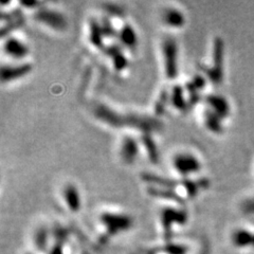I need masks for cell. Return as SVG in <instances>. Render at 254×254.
<instances>
[{
  "instance_id": "obj_25",
  "label": "cell",
  "mask_w": 254,
  "mask_h": 254,
  "mask_svg": "<svg viewBox=\"0 0 254 254\" xmlns=\"http://www.w3.org/2000/svg\"><path fill=\"white\" fill-rule=\"evenodd\" d=\"M171 103V93L163 89L160 94H159V98L156 101L155 104V114L157 116H163L166 111V107Z\"/></svg>"
},
{
  "instance_id": "obj_18",
  "label": "cell",
  "mask_w": 254,
  "mask_h": 254,
  "mask_svg": "<svg viewBox=\"0 0 254 254\" xmlns=\"http://www.w3.org/2000/svg\"><path fill=\"white\" fill-rule=\"evenodd\" d=\"M147 194L154 198H158V199L169 200L172 202H175L177 204H185L186 200L184 197H181L179 194L176 193L175 190L165 189V188H157V187H148L147 188Z\"/></svg>"
},
{
  "instance_id": "obj_10",
  "label": "cell",
  "mask_w": 254,
  "mask_h": 254,
  "mask_svg": "<svg viewBox=\"0 0 254 254\" xmlns=\"http://www.w3.org/2000/svg\"><path fill=\"white\" fill-rule=\"evenodd\" d=\"M103 53L113 62L114 69L117 72H122L126 68H128L129 61L125 55L123 51V47L120 44L114 43L106 46Z\"/></svg>"
},
{
  "instance_id": "obj_24",
  "label": "cell",
  "mask_w": 254,
  "mask_h": 254,
  "mask_svg": "<svg viewBox=\"0 0 254 254\" xmlns=\"http://www.w3.org/2000/svg\"><path fill=\"white\" fill-rule=\"evenodd\" d=\"M51 235V231L46 227H41L36 230L34 234V244L35 247L39 252H49V238Z\"/></svg>"
},
{
  "instance_id": "obj_15",
  "label": "cell",
  "mask_w": 254,
  "mask_h": 254,
  "mask_svg": "<svg viewBox=\"0 0 254 254\" xmlns=\"http://www.w3.org/2000/svg\"><path fill=\"white\" fill-rule=\"evenodd\" d=\"M141 180L146 182L150 187H157V188H165V189H171L175 190L179 186L181 187V180H175L173 178H168L161 176V175H157L154 173H141L140 175Z\"/></svg>"
},
{
  "instance_id": "obj_31",
  "label": "cell",
  "mask_w": 254,
  "mask_h": 254,
  "mask_svg": "<svg viewBox=\"0 0 254 254\" xmlns=\"http://www.w3.org/2000/svg\"><path fill=\"white\" fill-rule=\"evenodd\" d=\"M242 210L245 214H254V197L246 199L242 204Z\"/></svg>"
},
{
  "instance_id": "obj_21",
  "label": "cell",
  "mask_w": 254,
  "mask_h": 254,
  "mask_svg": "<svg viewBox=\"0 0 254 254\" xmlns=\"http://www.w3.org/2000/svg\"><path fill=\"white\" fill-rule=\"evenodd\" d=\"M203 124L205 128L210 132L220 134L224 131V125H222V119L214 114L211 109L206 107L203 111Z\"/></svg>"
},
{
  "instance_id": "obj_29",
  "label": "cell",
  "mask_w": 254,
  "mask_h": 254,
  "mask_svg": "<svg viewBox=\"0 0 254 254\" xmlns=\"http://www.w3.org/2000/svg\"><path fill=\"white\" fill-rule=\"evenodd\" d=\"M25 22H26V19L22 16V17H19L17 19H14V20H12L10 22L4 23V25L1 28V36H2V38L5 37L9 33H11V32L21 28L23 25H25Z\"/></svg>"
},
{
  "instance_id": "obj_16",
  "label": "cell",
  "mask_w": 254,
  "mask_h": 254,
  "mask_svg": "<svg viewBox=\"0 0 254 254\" xmlns=\"http://www.w3.org/2000/svg\"><path fill=\"white\" fill-rule=\"evenodd\" d=\"M63 198L67 208L73 213H77L82 208L81 194L73 184H67L63 189Z\"/></svg>"
},
{
  "instance_id": "obj_2",
  "label": "cell",
  "mask_w": 254,
  "mask_h": 254,
  "mask_svg": "<svg viewBox=\"0 0 254 254\" xmlns=\"http://www.w3.org/2000/svg\"><path fill=\"white\" fill-rule=\"evenodd\" d=\"M224 62H225V44L221 37H215L213 42L212 66H202L201 69L206 79L215 86L224 81Z\"/></svg>"
},
{
  "instance_id": "obj_28",
  "label": "cell",
  "mask_w": 254,
  "mask_h": 254,
  "mask_svg": "<svg viewBox=\"0 0 254 254\" xmlns=\"http://www.w3.org/2000/svg\"><path fill=\"white\" fill-rule=\"evenodd\" d=\"M102 10L106 12L107 15L109 16H117V17H123L125 15V9L118 3H113V2H103L101 4Z\"/></svg>"
},
{
  "instance_id": "obj_6",
  "label": "cell",
  "mask_w": 254,
  "mask_h": 254,
  "mask_svg": "<svg viewBox=\"0 0 254 254\" xmlns=\"http://www.w3.org/2000/svg\"><path fill=\"white\" fill-rule=\"evenodd\" d=\"M126 124L125 126H129L131 128L139 130L143 133H154L160 131L163 127L161 121H159L157 118L150 117L147 115H139V114H127L125 115Z\"/></svg>"
},
{
  "instance_id": "obj_19",
  "label": "cell",
  "mask_w": 254,
  "mask_h": 254,
  "mask_svg": "<svg viewBox=\"0 0 254 254\" xmlns=\"http://www.w3.org/2000/svg\"><path fill=\"white\" fill-rule=\"evenodd\" d=\"M89 43L95 48V49L101 50L102 52L105 49V44H104V33H103V30L101 27L100 20L97 18H90L89 20Z\"/></svg>"
},
{
  "instance_id": "obj_17",
  "label": "cell",
  "mask_w": 254,
  "mask_h": 254,
  "mask_svg": "<svg viewBox=\"0 0 254 254\" xmlns=\"http://www.w3.org/2000/svg\"><path fill=\"white\" fill-rule=\"evenodd\" d=\"M161 20L165 26L173 29H180L186 25V16L176 7H166L162 11Z\"/></svg>"
},
{
  "instance_id": "obj_22",
  "label": "cell",
  "mask_w": 254,
  "mask_h": 254,
  "mask_svg": "<svg viewBox=\"0 0 254 254\" xmlns=\"http://www.w3.org/2000/svg\"><path fill=\"white\" fill-rule=\"evenodd\" d=\"M140 140L143 147L146 150V155L150 163L158 164L159 160H160V154H159V149L154 137L150 133H143L141 134Z\"/></svg>"
},
{
  "instance_id": "obj_5",
  "label": "cell",
  "mask_w": 254,
  "mask_h": 254,
  "mask_svg": "<svg viewBox=\"0 0 254 254\" xmlns=\"http://www.w3.org/2000/svg\"><path fill=\"white\" fill-rule=\"evenodd\" d=\"M33 19L54 31H65L68 28V22L65 15L46 6L39 7L33 13Z\"/></svg>"
},
{
  "instance_id": "obj_3",
  "label": "cell",
  "mask_w": 254,
  "mask_h": 254,
  "mask_svg": "<svg viewBox=\"0 0 254 254\" xmlns=\"http://www.w3.org/2000/svg\"><path fill=\"white\" fill-rule=\"evenodd\" d=\"M162 54L164 73L168 79H175L179 73L178 63V44L176 39L171 36H166L162 41Z\"/></svg>"
},
{
  "instance_id": "obj_12",
  "label": "cell",
  "mask_w": 254,
  "mask_h": 254,
  "mask_svg": "<svg viewBox=\"0 0 254 254\" xmlns=\"http://www.w3.org/2000/svg\"><path fill=\"white\" fill-rule=\"evenodd\" d=\"M204 103L208 106L209 109H211L214 114H216L218 117H220L222 120H225L231 113V106L228 100L221 94L211 93L204 97Z\"/></svg>"
},
{
  "instance_id": "obj_9",
  "label": "cell",
  "mask_w": 254,
  "mask_h": 254,
  "mask_svg": "<svg viewBox=\"0 0 254 254\" xmlns=\"http://www.w3.org/2000/svg\"><path fill=\"white\" fill-rule=\"evenodd\" d=\"M33 66L30 63H19L15 65H2L0 69V77L2 84L17 81L32 72Z\"/></svg>"
},
{
  "instance_id": "obj_8",
  "label": "cell",
  "mask_w": 254,
  "mask_h": 254,
  "mask_svg": "<svg viewBox=\"0 0 254 254\" xmlns=\"http://www.w3.org/2000/svg\"><path fill=\"white\" fill-rule=\"evenodd\" d=\"M92 113L100 121L114 127V128H122L125 126V115L118 113L115 109L105 104H102V103L94 104L92 107Z\"/></svg>"
},
{
  "instance_id": "obj_14",
  "label": "cell",
  "mask_w": 254,
  "mask_h": 254,
  "mask_svg": "<svg viewBox=\"0 0 254 254\" xmlns=\"http://www.w3.org/2000/svg\"><path fill=\"white\" fill-rule=\"evenodd\" d=\"M118 39L119 44L126 48V49H128L130 51L137 50L139 44L138 34L129 22H125L120 28V30H119Z\"/></svg>"
},
{
  "instance_id": "obj_23",
  "label": "cell",
  "mask_w": 254,
  "mask_h": 254,
  "mask_svg": "<svg viewBox=\"0 0 254 254\" xmlns=\"http://www.w3.org/2000/svg\"><path fill=\"white\" fill-rule=\"evenodd\" d=\"M232 244L236 248H247L253 247L254 244V233L246 229H237L232 233Z\"/></svg>"
},
{
  "instance_id": "obj_1",
  "label": "cell",
  "mask_w": 254,
  "mask_h": 254,
  "mask_svg": "<svg viewBox=\"0 0 254 254\" xmlns=\"http://www.w3.org/2000/svg\"><path fill=\"white\" fill-rule=\"evenodd\" d=\"M99 221L105 229L101 242H107L111 237L129 231L134 224L133 218L128 214L115 212H103L99 216Z\"/></svg>"
},
{
  "instance_id": "obj_7",
  "label": "cell",
  "mask_w": 254,
  "mask_h": 254,
  "mask_svg": "<svg viewBox=\"0 0 254 254\" xmlns=\"http://www.w3.org/2000/svg\"><path fill=\"white\" fill-rule=\"evenodd\" d=\"M173 166L182 178H189L201 170V162L190 153H179L173 159Z\"/></svg>"
},
{
  "instance_id": "obj_20",
  "label": "cell",
  "mask_w": 254,
  "mask_h": 254,
  "mask_svg": "<svg viewBox=\"0 0 254 254\" xmlns=\"http://www.w3.org/2000/svg\"><path fill=\"white\" fill-rule=\"evenodd\" d=\"M171 104L180 113H188L190 110L188 97L186 95L185 87L181 85H175L171 91Z\"/></svg>"
},
{
  "instance_id": "obj_26",
  "label": "cell",
  "mask_w": 254,
  "mask_h": 254,
  "mask_svg": "<svg viewBox=\"0 0 254 254\" xmlns=\"http://www.w3.org/2000/svg\"><path fill=\"white\" fill-rule=\"evenodd\" d=\"M181 187L185 189V190L187 192V196L188 198H190V199L195 198L198 195V193H199V190H201L197 180H192L190 178H182Z\"/></svg>"
},
{
  "instance_id": "obj_13",
  "label": "cell",
  "mask_w": 254,
  "mask_h": 254,
  "mask_svg": "<svg viewBox=\"0 0 254 254\" xmlns=\"http://www.w3.org/2000/svg\"><path fill=\"white\" fill-rule=\"evenodd\" d=\"M139 155V142L130 136H125L122 139L120 147V158L121 160L130 165L134 163Z\"/></svg>"
},
{
  "instance_id": "obj_4",
  "label": "cell",
  "mask_w": 254,
  "mask_h": 254,
  "mask_svg": "<svg viewBox=\"0 0 254 254\" xmlns=\"http://www.w3.org/2000/svg\"><path fill=\"white\" fill-rule=\"evenodd\" d=\"M160 216V224L163 230V235L169 240L172 237L174 226H185L189 219L188 211L181 208H174V206H164L159 213Z\"/></svg>"
},
{
  "instance_id": "obj_33",
  "label": "cell",
  "mask_w": 254,
  "mask_h": 254,
  "mask_svg": "<svg viewBox=\"0 0 254 254\" xmlns=\"http://www.w3.org/2000/svg\"><path fill=\"white\" fill-rule=\"evenodd\" d=\"M26 254H34V253H31V252H27Z\"/></svg>"
},
{
  "instance_id": "obj_32",
  "label": "cell",
  "mask_w": 254,
  "mask_h": 254,
  "mask_svg": "<svg viewBox=\"0 0 254 254\" xmlns=\"http://www.w3.org/2000/svg\"><path fill=\"white\" fill-rule=\"evenodd\" d=\"M20 4L22 6L28 7V9H35V11L38 10L39 7L44 6V2H41V1H31V2H29V1H21Z\"/></svg>"
},
{
  "instance_id": "obj_11",
  "label": "cell",
  "mask_w": 254,
  "mask_h": 254,
  "mask_svg": "<svg viewBox=\"0 0 254 254\" xmlns=\"http://www.w3.org/2000/svg\"><path fill=\"white\" fill-rule=\"evenodd\" d=\"M2 49L7 57L18 61L26 59L30 52L29 47L15 36H9L5 39Z\"/></svg>"
},
{
  "instance_id": "obj_27",
  "label": "cell",
  "mask_w": 254,
  "mask_h": 254,
  "mask_svg": "<svg viewBox=\"0 0 254 254\" xmlns=\"http://www.w3.org/2000/svg\"><path fill=\"white\" fill-rule=\"evenodd\" d=\"M100 23H101V27L105 38H109V39L118 38L119 30L115 28L114 23L110 20V17H108V16H103V17L100 19Z\"/></svg>"
},
{
  "instance_id": "obj_30",
  "label": "cell",
  "mask_w": 254,
  "mask_h": 254,
  "mask_svg": "<svg viewBox=\"0 0 254 254\" xmlns=\"http://www.w3.org/2000/svg\"><path fill=\"white\" fill-rule=\"evenodd\" d=\"M161 251L164 252L165 254H187L188 248L185 245L170 243L169 245H166V247Z\"/></svg>"
}]
</instances>
